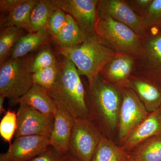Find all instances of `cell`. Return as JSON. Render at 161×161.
Segmentation results:
<instances>
[{
    "instance_id": "1",
    "label": "cell",
    "mask_w": 161,
    "mask_h": 161,
    "mask_svg": "<svg viewBox=\"0 0 161 161\" xmlns=\"http://www.w3.org/2000/svg\"><path fill=\"white\" fill-rule=\"evenodd\" d=\"M58 50L60 54L74 63L79 75L86 77L89 85L98 78L105 65L117 53L96 32L79 45L58 47Z\"/></svg>"
},
{
    "instance_id": "2",
    "label": "cell",
    "mask_w": 161,
    "mask_h": 161,
    "mask_svg": "<svg viewBox=\"0 0 161 161\" xmlns=\"http://www.w3.org/2000/svg\"><path fill=\"white\" fill-rule=\"evenodd\" d=\"M80 76L74 63L64 58L59 64L56 82L48 91L54 100L63 106L75 119L90 116L85 90Z\"/></svg>"
},
{
    "instance_id": "3",
    "label": "cell",
    "mask_w": 161,
    "mask_h": 161,
    "mask_svg": "<svg viewBox=\"0 0 161 161\" xmlns=\"http://www.w3.org/2000/svg\"><path fill=\"white\" fill-rule=\"evenodd\" d=\"M104 80L99 75L89 85L90 104L93 115L98 121L112 129L119 122L122 102L121 90Z\"/></svg>"
},
{
    "instance_id": "4",
    "label": "cell",
    "mask_w": 161,
    "mask_h": 161,
    "mask_svg": "<svg viewBox=\"0 0 161 161\" xmlns=\"http://www.w3.org/2000/svg\"><path fill=\"white\" fill-rule=\"evenodd\" d=\"M28 59L23 58L9 59L0 67V95L15 104L34 84L33 73Z\"/></svg>"
},
{
    "instance_id": "5",
    "label": "cell",
    "mask_w": 161,
    "mask_h": 161,
    "mask_svg": "<svg viewBox=\"0 0 161 161\" xmlns=\"http://www.w3.org/2000/svg\"><path fill=\"white\" fill-rule=\"evenodd\" d=\"M95 32L117 53L138 57L142 49V37L126 25L109 16L98 18Z\"/></svg>"
},
{
    "instance_id": "6",
    "label": "cell",
    "mask_w": 161,
    "mask_h": 161,
    "mask_svg": "<svg viewBox=\"0 0 161 161\" xmlns=\"http://www.w3.org/2000/svg\"><path fill=\"white\" fill-rule=\"evenodd\" d=\"M142 49L134 58L132 75L141 76L161 85V30H147L141 38Z\"/></svg>"
},
{
    "instance_id": "7",
    "label": "cell",
    "mask_w": 161,
    "mask_h": 161,
    "mask_svg": "<svg viewBox=\"0 0 161 161\" xmlns=\"http://www.w3.org/2000/svg\"><path fill=\"white\" fill-rule=\"evenodd\" d=\"M75 119L69 153L78 161H90L103 136L89 118Z\"/></svg>"
},
{
    "instance_id": "8",
    "label": "cell",
    "mask_w": 161,
    "mask_h": 161,
    "mask_svg": "<svg viewBox=\"0 0 161 161\" xmlns=\"http://www.w3.org/2000/svg\"><path fill=\"white\" fill-rule=\"evenodd\" d=\"M122 102L119 118V138L125 142L150 114L135 92L121 88Z\"/></svg>"
},
{
    "instance_id": "9",
    "label": "cell",
    "mask_w": 161,
    "mask_h": 161,
    "mask_svg": "<svg viewBox=\"0 0 161 161\" xmlns=\"http://www.w3.org/2000/svg\"><path fill=\"white\" fill-rule=\"evenodd\" d=\"M17 113V129L15 138L26 136H39L49 138L54 116L47 115L29 105L19 104Z\"/></svg>"
},
{
    "instance_id": "10",
    "label": "cell",
    "mask_w": 161,
    "mask_h": 161,
    "mask_svg": "<svg viewBox=\"0 0 161 161\" xmlns=\"http://www.w3.org/2000/svg\"><path fill=\"white\" fill-rule=\"evenodd\" d=\"M97 18L109 16L126 25L141 37L147 33L142 18L130 7L127 1L100 0L97 8Z\"/></svg>"
},
{
    "instance_id": "11",
    "label": "cell",
    "mask_w": 161,
    "mask_h": 161,
    "mask_svg": "<svg viewBox=\"0 0 161 161\" xmlns=\"http://www.w3.org/2000/svg\"><path fill=\"white\" fill-rule=\"evenodd\" d=\"M58 8L69 14L89 36L95 33L98 0H54Z\"/></svg>"
},
{
    "instance_id": "12",
    "label": "cell",
    "mask_w": 161,
    "mask_h": 161,
    "mask_svg": "<svg viewBox=\"0 0 161 161\" xmlns=\"http://www.w3.org/2000/svg\"><path fill=\"white\" fill-rule=\"evenodd\" d=\"M50 146L49 138L39 136L15 138L6 152L1 153L0 161H29Z\"/></svg>"
},
{
    "instance_id": "13",
    "label": "cell",
    "mask_w": 161,
    "mask_h": 161,
    "mask_svg": "<svg viewBox=\"0 0 161 161\" xmlns=\"http://www.w3.org/2000/svg\"><path fill=\"white\" fill-rule=\"evenodd\" d=\"M56 103L57 110L49 137L50 143V146L58 152L66 155L69 153L70 141L75 119L63 106Z\"/></svg>"
},
{
    "instance_id": "14",
    "label": "cell",
    "mask_w": 161,
    "mask_h": 161,
    "mask_svg": "<svg viewBox=\"0 0 161 161\" xmlns=\"http://www.w3.org/2000/svg\"><path fill=\"white\" fill-rule=\"evenodd\" d=\"M134 64L132 56L117 53L105 65L100 75L104 80L120 88H129Z\"/></svg>"
},
{
    "instance_id": "15",
    "label": "cell",
    "mask_w": 161,
    "mask_h": 161,
    "mask_svg": "<svg viewBox=\"0 0 161 161\" xmlns=\"http://www.w3.org/2000/svg\"><path fill=\"white\" fill-rule=\"evenodd\" d=\"M129 88L135 92L149 113L161 107V85L155 81L131 75Z\"/></svg>"
},
{
    "instance_id": "16",
    "label": "cell",
    "mask_w": 161,
    "mask_h": 161,
    "mask_svg": "<svg viewBox=\"0 0 161 161\" xmlns=\"http://www.w3.org/2000/svg\"><path fill=\"white\" fill-rule=\"evenodd\" d=\"M161 133V107L150 113L148 117L127 137L121 148L125 152H130L143 142Z\"/></svg>"
},
{
    "instance_id": "17",
    "label": "cell",
    "mask_w": 161,
    "mask_h": 161,
    "mask_svg": "<svg viewBox=\"0 0 161 161\" xmlns=\"http://www.w3.org/2000/svg\"><path fill=\"white\" fill-rule=\"evenodd\" d=\"M18 103L29 105L47 115L54 116L57 112V103L48 90L34 83L27 93L17 101L15 104Z\"/></svg>"
},
{
    "instance_id": "18",
    "label": "cell",
    "mask_w": 161,
    "mask_h": 161,
    "mask_svg": "<svg viewBox=\"0 0 161 161\" xmlns=\"http://www.w3.org/2000/svg\"><path fill=\"white\" fill-rule=\"evenodd\" d=\"M125 153L127 161H161V133Z\"/></svg>"
},
{
    "instance_id": "19",
    "label": "cell",
    "mask_w": 161,
    "mask_h": 161,
    "mask_svg": "<svg viewBox=\"0 0 161 161\" xmlns=\"http://www.w3.org/2000/svg\"><path fill=\"white\" fill-rule=\"evenodd\" d=\"M50 36L47 30L30 32L22 36L13 48L10 59L24 58L29 53L45 44Z\"/></svg>"
},
{
    "instance_id": "20",
    "label": "cell",
    "mask_w": 161,
    "mask_h": 161,
    "mask_svg": "<svg viewBox=\"0 0 161 161\" xmlns=\"http://www.w3.org/2000/svg\"><path fill=\"white\" fill-rule=\"evenodd\" d=\"M58 7L54 0H40L33 9L29 24L26 28L28 32L47 30L50 18Z\"/></svg>"
},
{
    "instance_id": "21",
    "label": "cell",
    "mask_w": 161,
    "mask_h": 161,
    "mask_svg": "<svg viewBox=\"0 0 161 161\" xmlns=\"http://www.w3.org/2000/svg\"><path fill=\"white\" fill-rule=\"evenodd\" d=\"M67 16L66 23L56 37L53 38L58 47H72L79 45L86 40L78 23L69 14Z\"/></svg>"
},
{
    "instance_id": "22",
    "label": "cell",
    "mask_w": 161,
    "mask_h": 161,
    "mask_svg": "<svg viewBox=\"0 0 161 161\" xmlns=\"http://www.w3.org/2000/svg\"><path fill=\"white\" fill-rule=\"evenodd\" d=\"M38 2L37 0H25L9 13L5 19V27L15 26L20 29H26L29 24L33 9Z\"/></svg>"
},
{
    "instance_id": "23",
    "label": "cell",
    "mask_w": 161,
    "mask_h": 161,
    "mask_svg": "<svg viewBox=\"0 0 161 161\" xmlns=\"http://www.w3.org/2000/svg\"><path fill=\"white\" fill-rule=\"evenodd\" d=\"M90 161H127L126 153L103 136Z\"/></svg>"
},
{
    "instance_id": "24",
    "label": "cell",
    "mask_w": 161,
    "mask_h": 161,
    "mask_svg": "<svg viewBox=\"0 0 161 161\" xmlns=\"http://www.w3.org/2000/svg\"><path fill=\"white\" fill-rule=\"evenodd\" d=\"M23 29L15 26H9L1 31L0 33V63L6 61L8 55L18 40L23 35Z\"/></svg>"
},
{
    "instance_id": "25",
    "label": "cell",
    "mask_w": 161,
    "mask_h": 161,
    "mask_svg": "<svg viewBox=\"0 0 161 161\" xmlns=\"http://www.w3.org/2000/svg\"><path fill=\"white\" fill-rule=\"evenodd\" d=\"M140 16L147 31L152 29L161 30V0H153Z\"/></svg>"
},
{
    "instance_id": "26",
    "label": "cell",
    "mask_w": 161,
    "mask_h": 161,
    "mask_svg": "<svg viewBox=\"0 0 161 161\" xmlns=\"http://www.w3.org/2000/svg\"><path fill=\"white\" fill-rule=\"evenodd\" d=\"M17 129V113L9 109L5 113L0 122V135L6 142L11 144V140Z\"/></svg>"
},
{
    "instance_id": "27",
    "label": "cell",
    "mask_w": 161,
    "mask_h": 161,
    "mask_svg": "<svg viewBox=\"0 0 161 161\" xmlns=\"http://www.w3.org/2000/svg\"><path fill=\"white\" fill-rule=\"evenodd\" d=\"M59 64L40 70L33 74L34 83L49 91L53 86L58 78Z\"/></svg>"
},
{
    "instance_id": "28",
    "label": "cell",
    "mask_w": 161,
    "mask_h": 161,
    "mask_svg": "<svg viewBox=\"0 0 161 161\" xmlns=\"http://www.w3.org/2000/svg\"><path fill=\"white\" fill-rule=\"evenodd\" d=\"M54 55L49 49L40 52L30 64V69L32 73L58 64Z\"/></svg>"
},
{
    "instance_id": "29",
    "label": "cell",
    "mask_w": 161,
    "mask_h": 161,
    "mask_svg": "<svg viewBox=\"0 0 161 161\" xmlns=\"http://www.w3.org/2000/svg\"><path fill=\"white\" fill-rule=\"evenodd\" d=\"M67 16L66 13L59 8L52 14L48 21L47 31L53 38L57 36L64 26Z\"/></svg>"
},
{
    "instance_id": "30",
    "label": "cell",
    "mask_w": 161,
    "mask_h": 161,
    "mask_svg": "<svg viewBox=\"0 0 161 161\" xmlns=\"http://www.w3.org/2000/svg\"><path fill=\"white\" fill-rule=\"evenodd\" d=\"M29 161H69V153L61 154L50 146L45 151Z\"/></svg>"
},
{
    "instance_id": "31",
    "label": "cell",
    "mask_w": 161,
    "mask_h": 161,
    "mask_svg": "<svg viewBox=\"0 0 161 161\" xmlns=\"http://www.w3.org/2000/svg\"><path fill=\"white\" fill-rule=\"evenodd\" d=\"M24 1L25 0H1L0 10L9 14Z\"/></svg>"
},
{
    "instance_id": "32",
    "label": "cell",
    "mask_w": 161,
    "mask_h": 161,
    "mask_svg": "<svg viewBox=\"0 0 161 161\" xmlns=\"http://www.w3.org/2000/svg\"><path fill=\"white\" fill-rule=\"evenodd\" d=\"M153 0H135V1H127L129 5L132 9H135L137 12L141 14L148 8Z\"/></svg>"
},
{
    "instance_id": "33",
    "label": "cell",
    "mask_w": 161,
    "mask_h": 161,
    "mask_svg": "<svg viewBox=\"0 0 161 161\" xmlns=\"http://www.w3.org/2000/svg\"><path fill=\"white\" fill-rule=\"evenodd\" d=\"M5 98L6 97L5 96L0 95V114H5L7 112L4 108V103Z\"/></svg>"
},
{
    "instance_id": "34",
    "label": "cell",
    "mask_w": 161,
    "mask_h": 161,
    "mask_svg": "<svg viewBox=\"0 0 161 161\" xmlns=\"http://www.w3.org/2000/svg\"><path fill=\"white\" fill-rule=\"evenodd\" d=\"M69 161H78L77 159L72 156L69 153Z\"/></svg>"
}]
</instances>
